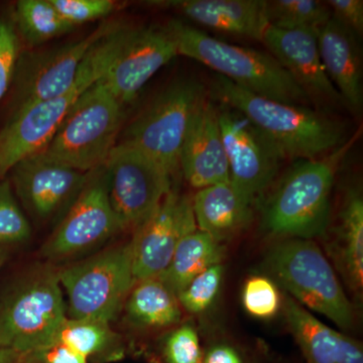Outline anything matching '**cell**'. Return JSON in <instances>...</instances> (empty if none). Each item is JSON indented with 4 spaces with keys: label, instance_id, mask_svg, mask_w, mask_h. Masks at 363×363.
Wrapping results in <instances>:
<instances>
[{
    "label": "cell",
    "instance_id": "33",
    "mask_svg": "<svg viewBox=\"0 0 363 363\" xmlns=\"http://www.w3.org/2000/svg\"><path fill=\"white\" fill-rule=\"evenodd\" d=\"M58 13L73 28L106 18L116 9L112 0H51Z\"/></svg>",
    "mask_w": 363,
    "mask_h": 363
},
{
    "label": "cell",
    "instance_id": "14",
    "mask_svg": "<svg viewBox=\"0 0 363 363\" xmlns=\"http://www.w3.org/2000/svg\"><path fill=\"white\" fill-rule=\"evenodd\" d=\"M9 173L16 196L33 218L60 222L92 172L83 173L52 161L40 152L16 162Z\"/></svg>",
    "mask_w": 363,
    "mask_h": 363
},
{
    "label": "cell",
    "instance_id": "34",
    "mask_svg": "<svg viewBox=\"0 0 363 363\" xmlns=\"http://www.w3.org/2000/svg\"><path fill=\"white\" fill-rule=\"evenodd\" d=\"M201 343L197 331L190 325H183L166 339L164 357L167 363H201Z\"/></svg>",
    "mask_w": 363,
    "mask_h": 363
},
{
    "label": "cell",
    "instance_id": "6",
    "mask_svg": "<svg viewBox=\"0 0 363 363\" xmlns=\"http://www.w3.org/2000/svg\"><path fill=\"white\" fill-rule=\"evenodd\" d=\"M264 266L272 279L306 309L328 318L344 330L354 326L353 306L333 267L314 240L279 241L267 253Z\"/></svg>",
    "mask_w": 363,
    "mask_h": 363
},
{
    "label": "cell",
    "instance_id": "30",
    "mask_svg": "<svg viewBox=\"0 0 363 363\" xmlns=\"http://www.w3.org/2000/svg\"><path fill=\"white\" fill-rule=\"evenodd\" d=\"M223 272V266L217 264L195 277L177 295L180 306L192 314L206 312L220 291Z\"/></svg>",
    "mask_w": 363,
    "mask_h": 363
},
{
    "label": "cell",
    "instance_id": "3",
    "mask_svg": "<svg viewBox=\"0 0 363 363\" xmlns=\"http://www.w3.org/2000/svg\"><path fill=\"white\" fill-rule=\"evenodd\" d=\"M178 55L195 60L253 94L306 106L311 98L278 60L267 52L229 44L179 21L168 23Z\"/></svg>",
    "mask_w": 363,
    "mask_h": 363
},
{
    "label": "cell",
    "instance_id": "19",
    "mask_svg": "<svg viewBox=\"0 0 363 363\" xmlns=\"http://www.w3.org/2000/svg\"><path fill=\"white\" fill-rule=\"evenodd\" d=\"M149 6L169 9L204 28L262 40L269 26L264 0H157Z\"/></svg>",
    "mask_w": 363,
    "mask_h": 363
},
{
    "label": "cell",
    "instance_id": "31",
    "mask_svg": "<svg viewBox=\"0 0 363 363\" xmlns=\"http://www.w3.org/2000/svg\"><path fill=\"white\" fill-rule=\"evenodd\" d=\"M241 301L248 314L257 319L267 320L278 314L283 295L274 279L266 276H253L243 286Z\"/></svg>",
    "mask_w": 363,
    "mask_h": 363
},
{
    "label": "cell",
    "instance_id": "37",
    "mask_svg": "<svg viewBox=\"0 0 363 363\" xmlns=\"http://www.w3.org/2000/svg\"><path fill=\"white\" fill-rule=\"evenodd\" d=\"M45 363H88L87 358L63 345H56L42 354Z\"/></svg>",
    "mask_w": 363,
    "mask_h": 363
},
{
    "label": "cell",
    "instance_id": "39",
    "mask_svg": "<svg viewBox=\"0 0 363 363\" xmlns=\"http://www.w3.org/2000/svg\"><path fill=\"white\" fill-rule=\"evenodd\" d=\"M7 257H9V252H7L6 248L0 247V267L6 262Z\"/></svg>",
    "mask_w": 363,
    "mask_h": 363
},
{
    "label": "cell",
    "instance_id": "26",
    "mask_svg": "<svg viewBox=\"0 0 363 363\" xmlns=\"http://www.w3.org/2000/svg\"><path fill=\"white\" fill-rule=\"evenodd\" d=\"M20 38L35 47L74 30L51 0H20L13 16Z\"/></svg>",
    "mask_w": 363,
    "mask_h": 363
},
{
    "label": "cell",
    "instance_id": "9",
    "mask_svg": "<svg viewBox=\"0 0 363 363\" xmlns=\"http://www.w3.org/2000/svg\"><path fill=\"white\" fill-rule=\"evenodd\" d=\"M68 297L70 319L111 323L121 312L136 281L133 240L58 271Z\"/></svg>",
    "mask_w": 363,
    "mask_h": 363
},
{
    "label": "cell",
    "instance_id": "15",
    "mask_svg": "<svg viewBox=\"0 0 363 363\" xmlns=\"http://www.w3.org/2000/svg\"><path fill=\"white\" fill-rule=\"evenodd\" d=\"M195 230L192 198L172 189L131 240L135 281L157 278L169 266L181 240Z\"/></svg>",
    "mask_w": 363,
    "mask_h": 363
},
{
    "label": "cell",
    "instance_id": "18",
    "mask_svg": "<svg viewBox=\"0 0 363 363\" xmlns=\"http://www.w3.org/2000/svg\"><path fill=\"white\" fill-rule=\"evenodd\" d=\"M180 171L197 190L230 181L218 108L210 100L203 102L189 130L181 150Z\"/></svg>",
    "mask_w": 363,
    "mask_h": 363
},
{
    "label": "cell",
    "instance_id": "28",
    "mask_svg": "<svg viewBox=\"0 0 363 363\" xmlns=\"http://www.w3.org/2000/svg\"><path fill=\"white\" fill-rule=\"evenodd\" d=\"M114 334L108 323L96 320L67 319L60 331L57 345H63L86 358L109 350Z\"/></svg>",
    "mask_w": 363,
    "mask_h": 363
},
{
    "label": "cell",
    "instance_id": "1",
    "mask_svg": "<svg viewBox=\"0 0 363 363\" xmlns=\"http://www.w3.org/2000/svg\"><path fill=\"white\" fill-rule=\"evenodd\" d=\"M133 30V26L119 23L98 40L81 64L77 82L65 94L11 111L0 130V179L16 162L45 149L78 98L104 78Z\"/></svg>",
    "mask_w": 363,
    "mask_h": 363
},
{
    "label": "cell",
    "instance_id": "32",
    "mask_svg": "<svg viewBox=\"0 0 363 363\" xmlns=\"http://www.w3.org/2000/svg\"><path fill=\"white\" fill-rule=\"evenodd\" d=\"M21 57V38L13 18H0V104L13 84Z\"/></svg>",
    "mask_w": 363,
    "mask_h": 363
},
{
    "label": "cell",
    "instance_id": "4",
    "mask_svg": "<svg viewBox=\"0 0 363 363\" xmlns=\"http://www.w3.org/2000/svg\"><path fill=\"white\" fill-rule=\"evenodd\" d=\"M67 319L58 271L35 267L0 304V347L38 357L57 345Z\"/></svg>",
    "mask_w": 363,
    "mask_h": 363
},
{
    "label": "cell",
    "instance_id": "22",
    "mask_svg": "<svg viewBox=\"0 0 363 363\" xmlns=\"http://www.w3.org/2000/svg\"><path fill=\"white\" fill-rule=\"evenodd\" d=\"M198 230L222 242L252 220V204L230 183L200 189L192 198Z\"/></svg>",
    "mask_w": 363,
    "mask_h": 363
},
{
    "label": "cell",
    "instance_id": "5",
    "mask_svg": "<svg viewBox=\"0 0 363 363\" xmlns=\"http://www.w3.org/2000/svg\"><path fill=\"white\" fill-rule=\"evenodd\" d=\"M343 149L316 160H300L274 191L266 210L264 226L283 238L314 240L327 233L330 196Z\"/></svg>",
    "mask_w": 363,
    "mask_h": 363
},
{
    "label": "cell",
    "instance_id": "7",
    "mask_svg": "<svg viewBox=\"0 0 363 363\" xmlns=\"http://www.w3.org/2000/svg\"><path fill=\"white\" fill-rule=\"evenodd\" d=\"M123 108L98 81L78 98L40 152L83 173L101 168L117 145Z\"/></svg>",
    "mask_w": 363,
    "mask_h": 363
},
{
    "label": "cell",
    "instance_id": "13",
    "mask_svg": "<svg viewBox=\"0 0 363 363\" xmlns=\"http://www.w3.org/2000/svg\"><path fill=\"white\" fill-rule=\"evenodd\" d=\"M121 231L107 192L104 166L87 183L54 233L43 245V257L64 260L89 252Z\"/></svg>",
    "mask_w": 363,
    "mask_h": 363
},
{
    "label": "cell",
    "instance_id": "21",
    "mask_svg": "<svg viewBox=\"0 0 363 363\" xmlns=\"http://www.w3.org/2000/svg\"><path fill=\"white\" fill-rule=\"evenodd\" d=\"M318 47L327 76L350 108L362 104V66L357 38L332 18L318 30Z\"/></svg>",
    "mask_w": 363,
    "mask_h": 363
},
{
    "label": "cell",
    "instance_id": "11",
    "mask_svg": "<svg viewBox=\"0 0 363 363\" xmlns=\"http://www.w3.org/2000/svg\"><path fill=\"white\" fill-rule=\"evenodd\" d=\"M230 183L253 204L277 178L286 159L272 138L240 112L218 109Z\"/></svg>",
    "mask_w": 363,
    "mask_h": 363
},
{
    "label": "cell",
    "instance_id": "20",
    "mask_svg": "<svg viewBox=\"0 0 363 363\" xmlns=\"http://www.w3.org/2000/svg\"><path fill=\"white\" fill-rule=\"evenodd\" d=\"M281 309L306 363H363L362 344L334 330L286 293Z\"/></svg>",
    "mask_w": 363,
    "mask_h": 363
},
{
    "label": "cell",
    "instance_id": "16",
    "mask_svg": "<svg viewBox=\"0 0 363 363\" xmlns=\"http://www.w3.org/2000/svg\"><path fill=\"white\" fill-rule=\"evenodd\" d=\"M176 56L178 48L169 26H135L99 83L124 106L133 102L147 81Z\"/></svg>",
    "mask_w": 363,
    "mask_h": 363
},
{
    "label": "cell",
    "instance_id": "24",
    "mask_svg": "<svg viewBox=\"0 0 363 363\" xmlns=\"http://www.w3.org/2000/svg\"><path fill=\"white\" fill-rule=\"evenodd\" d=\"M222 257L221 242L197 229L181 240L169 266L157 279L177 296L198 274L221 264Z\"/></svg>",
    "mask_w": 363,
    "mask_h": 363
},
{
    "label": "cell",
    "instance_id": "10",
    "mask_svg": "<svg viewBox=\"0 0 363 363\" xmlns=\"http://www.w3.org/2000/svg\"><path fill=\"white\" fill-rule=\"evenodd\" d=\"M109 201L121 230H138L172 190V177L140 150L117 143L104 164Z\"/></svg>",
    "mask_w": 363,
    "mask_h": 363
},
{
    "label": "cell",
    "instance_id": "29",
    "mask_svg": "<svg viewBox=\"0 0 363 363\" xmlns=\"http://www.w3.org/2000/svg\"><path fill=\"white\" fill-rule=\"evenodd\" d=\"M32 235V226L13 191L11 181L0 179V247L26 242Z\"/></svg>",
    "mask_w": 363,
    "mask_h": 363
},
{
    "label": "cell",
    "instance_id": "12",
    "mask_svg": "<svg viewBox=\"0 0 363 363\" xmlns=\"http://www.w3.org/2000/svg\"><path fill=\"white\" fill-rule=\"evenodd\" d=\"M119 21L101 23L83 39L48 51L21 55L13 84L14 111L21 107L61 96L77 82L79 70L88 51L111 33Z\"/></svg>",
    "mask_w": 363,
    "mask_h": 363
},
{
    "label": "cell",
    "instance_id": "38",
    "mask_svg": "<svg viewBox=\"0 0 363 363\" xmlns=\"http://www.w3.org/2000/svg\"><path fill=\"white\" fill-rule=\"evenodd\" d=\"M30 357L9 350V348L0 347V363H28Z\"/></svg>",
    "mask_w": 363,
    "mask_h": 363
},
{
    "label": "cell",
    "instance_id": "36",
    "mask_svg": "<svg viewBox=\"0 0 363 363\" xmlns=\"http://www.w3.org/2000/svg\"><path fill=\"white\" fill-rule=\"evenodd\" d=\"M201 363H247V360L238 348L219 343L203 352Z\"/></svg>",
    "mask_w": 363,
    "mask_h": 363
},
{
    "label": "cell",
    "instance_id": "23",
    "mask_svg": "<svg viewBox=\"0 0 363 363\" xmlns=\"http://www.w3.org/2000/svg\"><path fill=\"white\" fill-rule=\"evenodd\" d=\"M329 250L344 281L357 295L363 290V199L357 191L348 193Z\"/></svg>",
    "mask_w": 363,
    "mask_h": 363
},
{
    "label": "cell",
    "instance_id": "17",
    "mask_svg": "<svg viewBox=\"0 0 363 363\" xmlns=\"http://www.w3.org/2000/svg\"><path fill=\"white\" fill-rule=\"evenodd\" d=\"M318 30L269 26L262 42L308 96L337 102L340 95L327 76L318 47Z\"/></svg>",
    "mask_w": 363,
    "mask_h": 363
},
{
    "label": "cell",
    "instance_id": "25",
    "mask_svg": "<svg viewBox=\"0 0 363 363\" xmlns=\"http://www.w3.org/2000/svg\"><path fill=\"white\" fill-rule=\"evenodd\" d=\"M125 308L131 321L149 328L173 326L182 317L178 298L157 278L136 281Z\"/></svg>",
    "mask_w": 363,
    "mask_h": 363
},
{
    "label": "cell",
    "instance_id": "27",
    "mask_svg": "<svg viewBox=\"0 0 363 363\" xmlns=\"http://www.w3.org/2000/svg\"><path fill=\"white\" fill-rule=\"evenodd\" d=\"M269 26L294 30H318L331 18L326 2L317 0H272L266 1Z\"/></svg>",
    "mask_w": 363,
    "mask_h": 363
},
{
    "label": "cell",
    "instance_id": "2",
    "mask_svg": "<svg viewBox=\"0 0 363 363\" xmlns=\"http://www.w3.org/2000/svg\"><path fill=\"white\" fill-rule=\"evenodd\" d=\"M215 95L272 138L286 159L316 160L340 149L343 130L328 117L303 106L253 94L217 75Z\"/></svg>",
    "mask_w": 363,
    "mask_h": 363
},
{
    "label": "cell",
    "instance_id": "35",
    "mask_svg": "<svg viewBox=\"0 0 363 363\" xmlns=\"http://www.w3.org/2000/svg\"><path fill=\"white\" fill-rule=\"evenodd\" d=\"M335 18L344 28H347L355 37H362L363 33V1L362 0H329L326 2Z\"/></svg>",
    "mask_w": 363,
    "mask_h": 363
},
{
    "label": "cell",
    "instance_id": "8",
    "mask_svg": "<svg viewBox=\"0 0 363 363\" xmlns=\"http://www.w3.org/2000/svg\"><path fill=\"white\" fill-rule=\"evenodd\" d=\"M206 99L204 86L194 80L173 83L133 119L118 143L152 157L173 178L180 171L181 150L189 130Z\"/></svg>",
    "mask_w": 363,
    "mask_h": 363
}]
</instances>
